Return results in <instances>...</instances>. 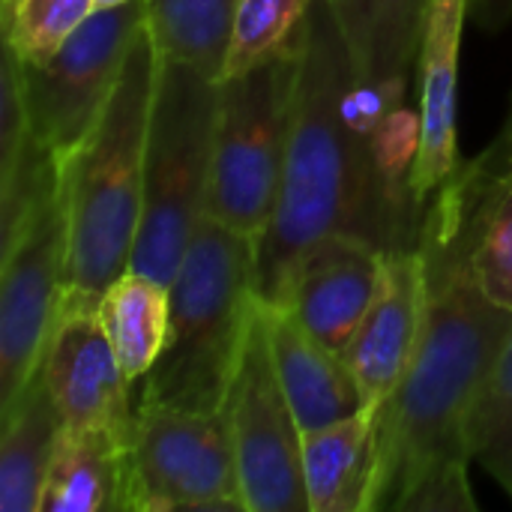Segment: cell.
<instances>
[{
    "label": "cell",
    "mask_w": 512,
    "mask_h": 512,
    "mask_svg": "<svg viewBox=\"0 0 512 512\" xmlns=\"http://www.w3.org/2000/svg\"><path fill=\"white\" fill-rule=\"evenodd\" d=\"M216 132V81L159 57L144 162V207L129 270L171 285L207 216Z\"/></svg>",
    "instance_id": "5b68a950"
},
{
    "label": "cell",
    "mask_w": 512,
    "mask_h": 512,
    "mask_svg": "<svg viewBox=\"0 0 512 512\" xmlns=\"http://www.w3.org/2000/svg\"><path fill=\"white\" fill-rule=\"evenodd\" d=\"M120 3H129V0H96V12H99V9H114V6H120Z\"/></svg>",
    "instance_id": "4316f807"
},
{
    "label": "cell",
    "mask_w": 512,
    "mask_h": 512,
    "mask_svg": "<svg viewBox=\"0 0 512 512\" xmlns=\"http://www.w3.org/2000/svg\"><path fill=\"white\" fill-rule=\"evenodd\" d=\"M225 408L246 512H312L303 483V429L273 366L261 297Z\"/></svg>",
    "instance_id": "9c48e42d"
},
{
    "label": "cell",
    "mask_w": 512,
    "mask_h": 512,
    "mask_svg": "<svg viewBox=\"0 0 512 512\" xmlns=\"http://www.w3.org/2000/svg\"><path fill=\"white\" fill-rule=\"evenodd\" d=\"M96 318L114 348L123 375L138 384L162 354L171 321V291L159 279L126 270L96 306Z\"/></svg>",
    "instance_id": "ffe728a7"
},
{
    "label": "cell",
    "mask_w": 512,
    "mask_h": 512,
    "mask_svg": "<svg viewBox=\"0 0 512 512\" xmlns=\"http://www.w3.org/2000/svg\"><path fill=\"white\" fill-rule=\"evenodd\" d=\"M69 219L60 183L0 249V411L39 372L66 291Z\"/></svg>",
    "instance_id": "30bf717a"
},
{
    "label": "cell",
    "mask_w": 512,
    "mask_h": 512,
    "mask_svg": "<svg viewBox=\"0 0 512 512\" xmlns=\"http://www.w3.org/2000/svg\"><path fill=\"white\" fill-rule=\"evenodd\" d=\"M300 45L249 72L216 81V132L207 213L225 228L261 240L279 195Z\"/></svg>",
    "instance_id": "8992f818"
},
{
    "label": "cell",
    "mask_w": 512,
    "mask_h": 512,
    "mask_svg": "<svg viewBox=\"0 0 512 512\" xmlns=\"http://www.w3.org/2000/svg\"><path fill=\"white\" fill-rule=\"evenodd\" d=\"M96 0H18L3 15V39L21 63H45L90 15Z\"/></svg>",
    "instance_id": "d4e9b609"
},
{
    "label": "cell",
    "mask_w": 512,
    "mask_h": 512,
    "mask_svg": "<svg viewBox=\"0 0 512 512\" xmlns=\"http://www.w3.org/2000/svg\"><path fill=\"white\" fill-rule=\"evenodd\" d=\"M264 306L267 342L282 390L303 432L345 420L366 408L342 354L315 339L288 306Z\"/></svg>",
    "instance_id": "2e32d148"
},
{
    "label": "cell",
    "mask_w": 512,
    "mask_h": 512,
    "mask_svg": "<svg viewBox=\"0 0 512 512\" xmlns=\"http://www.w3.org/2000/svg\"><path fill=\"white\" fill-rule=\"evenodd\" d=\"M129 438L63 426L39 495V512H129Z\"/></svg>",
    "instance_id": "ac0fdd59"
},
{
    "label": "cell",
    "mask_w": 512,
    "mask_h": 512,
    "mask_svg": "<svg viewBox=\"0 0 512 512\" xmlns=\"http://www.w3.org/2000/svg\"><path fill=\"white\" fill-rule=\"evenodd\" d=\"M144 24L147 0H129L93 12L45 63L18 60L30 132L60 168L105 114Z\"/></svg>",
    "instance_id": "52a82bcc"
},
{
    "label": "cell",
    "mask_w": 512,
    "mask_h": 512,
    "mask_svg": "<svg viewBox=\"0 0 512 512\" xmlns=\"http://www.w3.org/2000/svg\"><path fill=\"white\" fill-rule=\"evenodd\" d=\"M381 408L303 432V483L312 512H375Z\"/></svg>",
    "instance_id": "e0dca14e"
},
{
    "label": "cell",
    "mask_w": 512,
    "mask_h": 512,
    "mask_svg": "<svg viewBox=\"0 0 512 512\" xmlns=\"http://www.w3.org/2000/svg\"><path fill=\"white\" fill-rule=\"evenodd\" d=\"M18 6V0H0V12H12Z\"/></svg>",
    "instance_id": "83f0119b"
},
{
    "label": "cell",
    "mask_w": 512,
    "mask_h": 512,
    "mask_svg": "<svg viewBox=\"0 0 512 512\" xmlns=\"http://www.w3.org/2000/svg\"><path fill=\"white\" fill-rule=\"evenodd\" d=\"M63 417L42 369L0 411V512H39V495Z\"/></svg>",
    "instance_id": "d6986e66"
},
{
    "label": "cell",
    "mask_w": 512,
    "mask_h": 512,
    "mask_svg": "<svg viewBox=\"0 0 512 512\" xmlns=\"http://www.w3.org/2000/svg\"><path fill=\"white\" fill-rule=\"evenodd\" d=\"M384 252L357 234L327 237L297 264L279 306H288L315 339L342 354L378 294Z\"/></svg>",
    "instance_id": "9a60e30c"
},
{
    "label": "cell",
    "mask_w": 512,
    "mask_h": 512,
    "mask_svg": "<svg viewBox=\"0 0 512 512\" xmlns=\"http://www.w3.org/2000/svg\"><path fill=\"white\" fill-rule=\"evenodd\" d=\"M471 21V0H429L423 39L417 54V114L420 138L411 168V189L420 207L462 165L456 96H459V51Z\"/></svg>",
    "instance_id": "4fadbf2b"
},
{
    "label": "cell",
    "mask_w": 512,
    "mask_h": 512,
    "mask_svg": "<svg viewBox=\"0 0 512 512\" xmlns=\"http://www.w3.org/2000/svg\"><path fill=\"white\" fill-rule=\"evenodd\" d=\"M39 369L63 426L105 429L132 441L138 393L93 309L60 312Z\"/></svg>",
    "instance_id": "8fae6325"
},
{
    "label": "cell",
    "mask_w": 512,
    "mask_h": 512,
    "mask_svg": "<svg viewBox=\"0 0 512 512\" xmlns=\"http://www.w3.org/2000/svg\"><path fill=\"white\" fill-rule=\"evenodd\" d=\"M315 0H237L222 78L249 72L300 45Z\"/></svg>",
    "instance_id": "603a6c76"
},
{
    "label": "cell",
    "mask_w": 512,
    "mask_h": 512,
    "mask_svg": "<svg viewBox=\"0 0 512 512\" xmlns=\"http://www.w3.org/2000/svg\"><path fill=\"white\" fill-rule=\"evenodd\" d=\"M156 78L159 51L150 24H144L105 114L63 168L69 255L60 312H96L108 285L132 264Z\"/></svg>",
    "instance_id": "3957f363"
},
{
    "label": "cell",
    "mask_w": 512,
    "mask_h": 512,
    "mask_svg": "<svg viewBox=\"0 0 512 512\" xmlns=\"http://www.w3.org/2000/svg\"><path fill=\"white\" fill-rule=\"evenodd\" d=\"M255 273L258 243L207 213L168 285V339L135 384L138 405L189 414H216L228 405L258 309Z\"/></svg>",
    "instance_id": "277c9868"
},
{
    "label": "cell",
    "mask_w": 512,
    "mask_h": 512,
    "mask_svg": "<svg viewBox=\"0 0 512 512\" xmlns=\"http://www.w3.org/2000/svg\"><path fill=\"white\" fill-rule=\"evenodd\" d=\"M510 165H512V150H510Z\"/></svg>",
    "instance_id": "f1b7e54d"
},
{
    "label": "cell",
    "mask_w": 512,
    "mask_h": 512,
    "mask_svg": "<svg viewBox=\"0 0 512 512\" xmlns=\"http://www.w3.org/2000/svg\"><path fill=\"white\" fill-rule=\"evenodd\" d=\"M423 315L426 267L420 249H387L378 294L342 351L366 408L387 405L405 381L423 333Z\"/></svg>",
    "instance_id": "7c38bea8"
},
{
    "label": "cell",
    "mask_w": 512,
    "mask_h": 512,
    "mask_svg": "<svg viewBox=\"0 0 512 512\" xmlns=\"http://www.w3.org/2000/svg\"><path fill=\"white\" fill-rule=\"evenodd\" d=\"M471 21L489 33L512 21V0H471Z\"/></svg>",
    "instance_id": "484cf974"
},
{
    "label": "cell",
    "mask_w": 512,
    "mask_h": 512,
    "mask_svg": "<svg viewBox=\"0 0 512 512\" xmlns=\"http://www.w3.org/2000/svg\"><path fill=\"white\" fill-rule=\"evenodd\" d=\"M327 6L375 111L387 123L420 120V114H408L405 99L417 78L429 0H327Z\"/></svg>",
    "instance_id": "5bb4252c"
},
{
    "label": "cell",
    "mask_w": 512,
    "mask_h": 512,
    "mask_svg": "<svg viewBox=\"0 0 512 512\" xmlns=\"http://www.w3.org/2000/svg\"><path fill=\"white\" fill-rule=\"evenodd\" d=\"M357 81L327 0H315L300 36L297 93L276 207L258 240L255 291L285 303L297 264L333 234L381 249L417 246L423 210L411 189L414 153L399 147Z\"/></svg>",
    "instance_id": "6da1fadb"
},
{
    "label": "cell",
    "mask_w": 512,
    "mask_h": 512,
    "mask_svg": "<svg viewBox=\"0 0 512 512\" xmlns=\"http://www.w3.org/2000/svg\"><path fill=\"white\" fill-rule=\"evenodd\" d=\"M510 138L512 120L495 144L462 162L426 201L417 234L426 267V315L408 375L381 405L375 512L393 510L432 471L471 465L468 417L512 333V312L486 297L474 267L483 198Z\"/></svg>",
    "instance_id": "7a4b0ae2"
},
{
    "label": "cell",
    "mask_w": 512,
    "mask_h": 512,
    "mask_svg": "<svg viewBox=\"0 0 512 512\" xmlns=\"http://www.w3.org/2000/svg\"><path fill=\"white\" fill-rule=\"evenodd\" d=\"M237 0H147V24L162 60L222 81Z\"/></svg>",
    "instance_id": "44dd1931"
},
{
    "label": "cell",
    "mask_w": 512,
    "mask_h": 512,
    "mask_svg": "<svg viewBox=\"0 0 512 512\" xmlns=\"http://www.w3.org/2000/svg\"><path fill=\"white\" fill-rule=\"evenodd\" d=\"M512 138L489 180L474 246L477 279L492 303L512 312Z\"/></svg>",
    "instance_id": "cb8c5ba5"
},
{
    "label": "cell",
    "mask_w": 512,
    "mask_h": 512,
    "mask_svg": "<svg viewBox=\"0 0 512 512\" xmlns=\"http://www.w3.org/2000/svg\"><path fill=\"white\" fill-rule=\"evenodd\" d=\"M246 512L228 408L189 414L138 405L129 512Z\"/></svg>",
    "instance_id": "ba28073f"
},
{
    "label": "cell",
    "mask_w": 512,
    "mask_h": 512,
    "mask_svg": "<svg viewBox=\"0 0 512 512\" xmlns=\"http://www.w3.org/2000/svg\"><path fill=\"white\" fill-rule=\"evenodd\" d=\"M465 441L471 462L512 498V333L477 393Z\"/></svg>",
    "instance_id": "7402d4cb"
}]
</instances>
